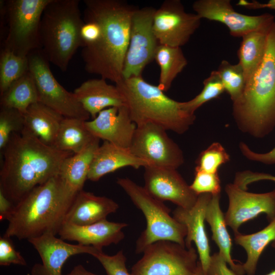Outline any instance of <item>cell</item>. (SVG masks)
I'll return each mask as SVG.
<instances>
[{
    "label": "cell",
    "mask_w": 275,
    "mask_h": 275,
    "mask_svg": "<svg viewBox=\"0 0 275 275\" xmlns=\"http://www.w3.org/2000/svg\"><path fill=\"white\" fill-rule=\"evenodd\" d=\"M2 153L0 189L14 204L60 175L65 159L74 154L45 144L24 128L11 134Z\"/></svg>",
    "instance_id": "6da1fadb"
},
{
    "label": "cell",
    "mask_w": 275,
    "mask_h": 275,
    "mask_svg": "<svg viewBox=\"0 0 275 275\" xmlns=\"http://www.w3.org/2000/svg\"><path fill=\"white\" fill-rule=\"evenodd\" d=\"M84 20H93L101 28L99 40L82 47L85 69L116 84L123 79L131 18L136 7L122 0H84Z\"/></svg>",
    "instance_id": "7a4b0ae2"
},
{
    "label": "cell",
    "mask_w": 275,
    "mask_h": 275,
    "mask_svg": "<svg viewBox=\"0 0 275 275\" xmlns=\"http://www.w3.org/2000/svg\"><path fill=\"white\" fill-rule=\"evenodd\" d=\"M77 194L60 175L40 185L15 204L5 236L28 240L58 234Z\"/></svg>",
    "instance_id": "3957f363"
},
{
    "label": "cell",
    "mask_w": 275,
    "mask_h": 275,
    "mask_svg": "<svg viewBox=\"0 0 275 275\" xmlns=\"http://www.w3.org/2000/svg\"><path fill=\"white\" fill-rule=\"evenodd\" d=\"M233 115L239 128L256 138L266 136L275 127V21L260 65L233 102Z\"/></svg>",
    "instance_id": "277c9868"
},
{
    "label": "cell",
    "mask_w": 275,
    "mask_h": 275,
    "mask_svg": "<svg viewBox=\"0 0 275 275\" xmlns=\"http://www.w3.org/2000/svg\"><path fill=\"white\" fill-rule=\"evenodd\" d=\"M115 85L124 97L132 121L140 125L153 123L178 134L185 132L196 119L185 111L181 102L166 95L158 86L142 76L123 78Z\"/></svg>",
    "instance_id": "5b68a950"
},
{
    "label": "cell",
    "mask_w": 275,
    "mask_h": 275,
    "mask_svg": "<svg viewBox=\"0 0 275 275\" xmlns=\"http://www.w3.org/2000/svg\"><path fill=\"white\" fill-rule=\"evenodd\" d=\"M79 0H50L40 22L42 52L49 62L64 72L84 43L81 29L85 23Z\"/></svg>",
    "instance_id": "8992f818"
},
{
    "label": "cell",
    "mask_w": 275,
    "mask_h": 275,
    "mask_svg": "<svg viewBox=\"0 0 275 275\" xmlns=\"http://www.w3.org/2000/svg\"><path fill=\"white\" fill-rule=\"evenodd\" d=\"M117 183L141 210L146 220V227L136 241V253H143L147 246L160 240L172 241L185 246L186 228L171 215V209L163 202L152 197L143 186L128 178H119Z\"/></svg>",
    "instance_id": "52a82bcc"
},
{
    "label": "cell",
    "mask_w": 275,
    "mask_h": 275,
    "mask_svg": "<svg viewBox=\"0 0 275 275\" xmlns=\"http://www.w3.org/2000/svg\"><path fill=\"white\" fill-rule=\"evenodd\" d=\"M50 0H10L3 3L8 32L4 48L28 57L41 48L40 26L44 9Z\"/></svg>",
    "instance_id": "ba28073f"
},
{
    "label": "cell",
    "mask_w": 275,
    "mask_h": 275,
    "mask_svg": "<svg viewBox=\"0 0 275 275\" xmlns=\"http://www.w3.org/2000/svg\"><path fill=\"white\" fill-rule=\"evenodd\" d=\"M131 267V275H193L199 264L197 250L174 241L160 240L146 248Z\"/></svg>",
    "instance_id": "9c48e42d"
},
{
    "label": "cell",
    "mask_w": 275,
    "mask_h": 275,
    "mask_svg": "<svg viewBox=\"0 0 275 275\" xmlns=\"http://www.w3.org/2000/svg\"><path fill=\"white\" fill-rule=\"evenodd\" d=\"M29 72L35 82L39 102L65 118L88 121L89 114L79 102L74 94L67 91L54 77L49 61L41 49L28 56Z\"/></svg>",
    "instance_id": "30bf717a"
},
{
    "label": "cell",
    "mask_w": 275,
    "mask_h": 275,
    "mask_svg": "<svg viewBox=\"0 0 275 275\" xmlns=\"http://www.w3.org/2000/svg\"><path fill=\"white\" fill-rule=\"evenodd\" d=\"M167 131L153 123L138 125L129 150L148 166L177 169L184 162L183 154Z\"/></svg>",
    "instance_id": "8fae6325"
},
{
    "label": "cell",
    "mask_w": 275,
    "mask_h": 275,
    "mask_svg": "<svg viewBox=\"0 0 275 275\" xmlns=\"http://www.w3.org/2000/svg\"><path fill=\"white\" fill-rule=\"evenodd\" d=\"M155 9L151 6L136 8L133 13L123 78L142 75L146 66L154 60L159 44L153 29Z\"/></svg>",
    "instance_id": "7c38bea8"
},
{
    "label": "cell",
    "mask_w": 275,
    "mask_h": 275,
    "mask_svg": "<svg viewBox=\"0 0 275 275\" xmlns=\"http://www.w3.org/2000/svg\"><path fill=\"white\" fill-rule=\"evenodd\" d=\"M201 20L197 14L186 12L180 1L166 0L155 9L153 32L159 44L181 47L199 28Z\"/></svg>",
    "instance_id": "4fadbf2b"
},
{
    "label": "cell",
    "mask_w": 275,
    "mask_h": 275,
    "mask_svg": "<svg viewBox=\"0 0 275 275\" xmlns=\"http://www.w3.org/2000/svg\"><path fill=\"white\" fill-rule=\"evenodd\" d=\"M193 8L201 19L205 18L224 24L231 36L242 37L255 31L268 29L275 21L269 13L248 15L236 12L230 0H197Z\"/></svg>",
    "instance_id": "5bb4252c"
},
{
    "label": "cell",
    "mask_w": 275,
    "mask_h": 275,
    "mask_svg": "<svg viewBox=\"0 0 275 275\" xmlns=\"http://www.w3.org/2000/svg\"><path fill=\"white\" fill-rule=\"evenodd\" d=\"M246 190L234 183L227 184L225 187L229 206L225 219L226 225L234 234L239 232L238 229L243 223L261 213L266 215L269 222L275 218V189L261 194Z\"/></svg>",
    "instance_id": "9a60e30c"
},
{
    "label": "cell",
    "mask_w": 275,
    "mask_h": 275,
    "mask_svg": "<svg viewBox=\"0 0 275 275\" xmlns=\"http://www.w3.org/2000/svg\"><path fill=\"white\" fill-rule=\"evenodd\" d=\"M144 168L143 187L150 195L162 202L170 201L184 209L194 206L198 196L177 169L153 166Z\"/></svg>",
    "instance_id": "2e32d148"
},
{
    "label": "cell",
    "mask_w": 275,
    "mask_h": 275,
    "mask_svg": "<svg viewBox=\"0 0 275 275\" xmlns=\"http://www.w3.org/2000/svg\"><path fill=\"white\" fill-rule=\"evenodd\" d=\"M28 241L37 250L42 261V263L34 265L32 275H63L62 267L71 256L80 254L93 256L102 250L78 243L70 244L52 234H45Z\"/></svg>",
    "instance_id": "e0dca14e"
},
{
    "label": "cell",
    "mask_w": 275,
    "mask_h": 275,
    "mask_svg": "<svg viewBox=\"0 0 275 275\" xmlns=\"http://www.w3.org/2000/svg\"><path fill=\"white\" fill-rule=\"evenodd\" d=\"M85 125L95 138L129 149L136 128L126 105L103 109Z\"/></svg>",
    "instance_id": "ac0fdd59"
},
{
    "label": "cell",
    "mask_w": 275,
    "mask_h": 275,
    "mask_svg": "<svg viewBox=\"0 0 275 275\" xmlns=\"http://www.w3.org/2000/svg\"><path fill=\"white\" fill-rule=\"evenodd\" d=\"M210 194L198 195L194 206L189 209L177 207L173 212V216L186 228L185 245L187 249L194 242L196 246L199 260L206 275L211 255L209 240L206 234L204 221L208 203L211 198Z\"/></svg>",
    "instance_id": "d6986e66"
},
{
    "label": "cell",
    "mask_w": 275,
    "mask_h": 275,
    "mask_svg": "<svg viewBox=\"0 0 275 275\" xmlns=\"http://www.w3.org/2000/svg\"><path fill=\"white\" fill-rule=\"evenodd\" d=\"M127 226L125 223L112 222L106 219L84 226L63 223L58 234L64 240L102 249L122 241L125 237L123 229Z\"/></svg>",
    "instance_id": "ffe728a7"
},
{
    "label": "cell",
    "mask_w": 275,
    "mask_h": 275,
    "mask_svg": "<svg viewBox=\"0 0 275 275\" xmlns=\"http://www.w3.org/2000/svg\"><path fill=\"white\" fill-rule=\"evenodd\" d=\"M73 93L92 119L104 109L126 105L125 99L117 86L108 84L102 77L83 82Z\"/></svg>",
    "instance_id": "44dd1931"
},
{
    "label": "cell",
    "mask_w": 275,
    "mask_h": 275,
    "mask_svg": "<svg viewBox=\"0 0 275 275\" xmlns=\"http://www.w3.org/2000/svg\"><path fill=\"white\" fill-rule=\"evenodd\" d=\"M119 205L104 196H98L83 189L76 195L64 218V223L84 226L106 219L117 211Z\"/></svg>",
    "instance_id": "7402d4cb"
},
{
    "label": "cell",
    "mask_w": 275,
    "mask_h": 275,
    "mask_svg": "<svg viewBox=\"0 0 275 275\" xmlns=\"http://www.w3.org/2000/svg\"><path fill=\"white\" fill-rule=\"evenodd\" d=\"M148 166L146 161L134 155L129 149L103 141L95 153L87 179L96 182L104 175L123 167L138 169Z\"/></svg>",
    "instance_id": "603a6c76"
},
{
    "label": "cell",
    "mask_w": 275,
    "mask_h": 275,
    "mask_svg": "<svg viewBox=\"0 0 275 275\" xmlns=\"http://www.w3.org/2000/svg\"><path fill=\"white\" fill-rule=\"evenodd\" d=\"M23 116L24 129L45 144L54 147L64 117L39 102L31 105Z\"/></svg>",
    "instance_id": "cb8c5ba5"
},
{
    "label": "cell",
    "mask_w": 275,
    "mask_h": 275,
    "mask_svg": "<svg viewBox=\"0 0 275 275\" xmlns=\"http://www.w3.org/2000/svg\"><path fill=\"white\" fill-rule=\"evenodd\" d=\"M220 194L212 195L205 213V221L210 227L212 239L217 245L220 255L230 268L237 275L244 274L242 264L235 263L232 258V239L227 229L224 214L219 204Z\"/></svg>",
    "instance_id": "d4e9b609"
},
{
    "label": "cell",
    "mask_w": 275,
    "mask_h": 275,
    "mask_svg": "<svg viewBox=\"0 0 275 275\" xmlns=\"http://www.w3.org/2000/svg\"><path fill=\"white\" fill-rule=\"evenodd\" d=\"M100 139L95 138L80 152L65 159L62 166L60 175L75 193L83 189L95 155L100 146Z\"/></svg>",
    "instance_id": "484cf974"
},
{
    "label": "cell",
    "mask_w": 275,
    "mask_h": 275,
    "mask_svg": "<svg viewBox=\"0 0 275 275\" xmlns=\"http://www.w3.org/2000/svg\"><path fill=\"white\" fill-rule=\"evenodd\" d=\"M275 240V218L261 230L250 234H234L236 244L242 247L247 258L242 264L244 274L254 275L259 258L264 250Z\"/></svg>",
    "instance_id": "4316f807"
},
{
    "label": "cell",
    "mask_w": 275,
    "mask_h": 275,
    "mask_svg": "<svg viewBox=\"0 0 275 275\" xmlns=\"http://www.w3.org/2000/svg\"><path fill=\"white\" fill-rule=\"evenodd\" d=\"M269 28L253 31L242 37L238 51V63L242 68L245 84L256 71L263 58Z\"/></svg>",
    "instance_id": "83f0119b"
},
{
    "label": "cell",
    "mask_w": 275,
    "mask_h": 275,
    "mask_svg": "<svg viewBox=\"0 0 275 275\" xmlns=\"http://www.w3.org/2000/svg\"><path fill=\"white\" fill-rule=\"evenodd\" d=\"M85 121L64 117L61 122L54 147L73 154L84 150L95 138L86 128Z\"/></svg>",
    "instance_id": "f1b7e54d"
},
{
    "label": "cell",
    "mask_w": 275,
    "mask_h": 275,
    "mask_svg": "<svg viewBox=\"0 0 275 275\" xmlns=\"http://www.w3.org/2000/svg\"><path fill=\"white\" fill-rule=\"evenodd\" d=\"M154 60L160 68L158 86L168 91L172 82L187 65V60L181 47L159 44Z\"/></svg>",
    "instance_id": "f546056e"
},
{
    "label": "cell",
    "mask_w": 275,
    "mask_h": 275,
    "mask_svg": "<svg viewBox=\"0 0 275 275\" xmlns=\"http://www.w3.org/2000/svg\"><path fill=\"white\" fill-rule=\"evenodd\" d=\"M37 102V89L29 71L15 81L1 95V107L14 108L23 114L31 105Z\"/></svg>",
    "instance_id": "4dcf8cb0"
},
{
    "label": "cell",
    "mask_w": 275,
    "mask_h": 275,
    "mask_svg": "<svg viewBox=\"0 0 275 275\" xmlns=\"http://www.w3.org/2000/svg\"><path fill=\"white\" fill-rule=\"evenodd\" d=\"M29 71L28 57L17 55L3 48L0 54V93L2 94L16 80Z\"/></svg>",
    "instance_id": "1f68e13d"
},
{
    "label": "cell",
    "mask_w": 275,
    "mask_h": 275,
    "mask_svg": "<svg viewBox=\"0 0 275 275\" xmlns=\"http://www.w3.org/2000/svg\"><path fill=\"white\" fill-rule=\"evenodd\" d=\"M217 71L218 72L225 91L234 102L242 95L245 86V80L242 68L238 63L232 64L223 60Z\"/></svg>",
    "instance_id": "d6a6232c"
},
{
    "label": "cell",
    "mask_w": 275,
    "mask_h": 275,
    "mask_svg": "<svg viewBox=\"0 0 275 275\" xmlns=\"http://www.w3.org/2000/svg\"><path fill=\"white\" fill-rule=\"evenodd\" d=\"M203 88L193 99L181 102L182 107L187 112L195 114V112L206 102L219 96L225 91L217 70L211 72L209 76L203 81Z\"/></svg>",
    "instance_id": "836d02e7"
},
{
    "label": "cell",
    "mask_w": 275,
    "mask_h": 275,
    "mask_svg": "<svg viewBox=\"0 0 275 275\" xmlns=\"http://www.w3.org/2000/svg\"><path fill=\"white\" fill-rule=\"evenodd\" d=\"M24 128V116L22 113L14 108L1 107V151H3L13 133L21 132Z\"/></svg>",
    "instance_id": "e575fe53"
},
{
    "label": "cell",
    "mask_w": 275,
    "mask_h": 275,
    "mask_svg": "<svg viewBox=\"0 0 275 275\" xmlns=\"http://www.w3.org/2000/svg\"><path fill=\"white\" fill-rule=\"evenodd\" d=\"M230 160V156L219 143H213L199 155L195 171L216 173L218 168Z\"/></svg>",
    "instance_id": "d590c367"
},
{
    "label": "cell",
    "mask_w": 275,
    "mask_h": 275,
    "mask_svg": "<svg viewBox=\"0 0 275 275\" xmlns=\"http://www.w3.org/2000/svg\"><path fill=\"white\" fill-rule=\"evenodd\" d=\"M191 189L198 196L202 194L212 195L220 194L221 181L216 173L195 171L194 179L190 185Z\"/></svg>",
    "instance_id": "8d00e7d4"
},
{
    "label": "cell",
    "mask_w": 275,
    "mask_h": 275,
    "mask_svg": "<svg viewBox=\"0 0 275 275\" xmlns=\"http://www.w3.org/2000/svg\"><path fill=\"white\" fill-rule=\"evenodd\" d=\"M93 256L101 264L107 275H131L126 267V258L122 250L110 256L100 250Z\"/></svg>",
    "instance_id": "74e56055"
},
{
    "label": "cell",
    "mask_w": 275,
    "mask_h": 275,
    "mask_svg": "<svg viewBox=\"0 0 275 275\" xmlns=\"http://www.w3.org/2000/svg\"><path fill=\"white\" fill-rule=\"evenodd\" d=\"M11 264L26 266L27 263L21 254L16 250L11 237L4 235L0 238V265Z\"/></svg>",
    "instance_id": "f35d334b"
},
{
    "label": "cell",
    "mask_w": 275,
    "mask_h": 275,
    "mask_svg": "<svg viewBox=\"0 0 275 275\" xmlns=\"http://www.w3.org/2000/svg\"><path fill=\"white\" fill-rule=\"evenodd\" d=\"M260 180H269L275 182V176L267 173L245 171L236 174L234 183L240 188L247 190L249 184Z\"/></svg>",
    "instance_id": "ab89813d"
},
{
    "label": "cell",
    "mask_w": 275,
    "mask_h": 275,
    "mask_svg": "<svg viewBox=\"0 0 275 275\" xmlns=\"http://www.w3.org/2000/svg\"><path fill=\"white\" fill-rule=\"evenodd\" d=\"M206 275H237L228 266L224 258L218 252L213 253L206 273Z\"/></svg>",
    "instance_id": "60d3db41"
},
{
    "label": "cell",
    "mask_w": 275,
    "mask_h": 275,
    "mask_svg": "<svg viewBox=\"0 0 275 275\" xmlns=\"http://www.w3.org/2000/svg\"><path fill=\"white\" fill-rule=\"evenodd\" d=\"M84 20L85 23L81 29V37L85 46L93 44L99 40L101 28L98 23L93 20Z\"/></svg>",
    "instance_id": "b9f144b4"
},
{
    "label": "cell",
    "mask_w": 275,
    "mask_h": 275,
    "mask_svg": "<svg viewBox=\"0 0 275 275\" xmlns=\"http://www.w3.org/2000/svg\"><path fill=\"white\" fill-rule=\"evenodd\" d=\"M239 147L242 154L250 160L266 164H275V147L265 153H259L253 151L244 143H240Z\"/></svg>",
    "instance_id": "7bdbcfd3"
},
{
    "label": "cell",
    "mask_w": 275,
    "mask_h": 275,
    "mask_svg": "<svg viewBox=\"0 0 275 275\" xmlns=\"http://www.w3.org/2000/svg\"><path fill=\"white\" fill-rule=\"evenodd\" d=\"M15 204L0 189V221L8 220L14 210Z\"/></svg>",
    "instance_id": "ee69618b"
},
{
    "label": "cell",
    "mask_w": 275,
    "mask_h": 275,
    "mask_svg": "<svg viewBox=\"0 0 275 275\" xmlns=\"http://www.w3.org/2000/svg\"><path fill=\"white\" fill-rule=\"evenodd\" d=\"M237 5L250 9L268 8L275 10V0H270L265 3H260L256 1L248 2L245 0H240Z\"/></svg>",
    "instance_id": "f6af8a7d"
},
{
    "label": "cell",
    "mask_w": 275,
    "mask_h": 275,
    "mask_svg": "<svg viewBox=\"0 0 275 275\" xmlns=\"http://www.w3.org/2000/svg\"><path fill=\"white\" fill-rule=\"evenodd\" d=\"M65 275H98L87 270L82 265L75 266L68 274Z\"/></svg>",
    "instance_id": "bcb514c9"
},
{
    "label": "cell",
    "mask_w": 275,
    "mask_h": 275,
    "mask_svg": "<svg viewBox=\"0 0 275 275\" xmlns=\"http://www.w3.org/2000/svg\"><path fill=\"white\" fill-rule=\"evenodd\" d=\"M193 275H205L203 268L202 267V265L200 262H199L198 266L197 269V270L196 272Z\"/></svg>",
    "instance_id": "7dc6e473"
},
{
    "label": "cell",
    "mask_w": 275,
    "mask_h": 275,
    "mask_svg": "<svg viewBox=\"0 0 275 275\" xmlns=\"http://www.w3.org/2000/svg\"><path fill=\"white\" fill-rule=\"evenodd\" d=\"M271 246L275 248V240L271 242ZM266 275H275V269Z\"/></svg>",
    "instance_id": "c3c4849f"
}]
</instances>
